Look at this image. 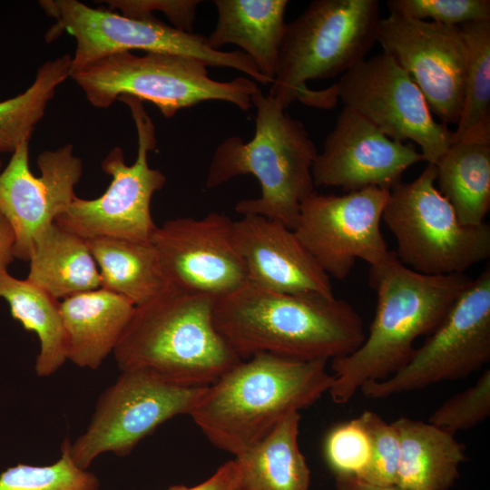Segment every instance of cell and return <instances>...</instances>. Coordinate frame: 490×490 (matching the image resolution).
Segmentation results:
<instances>
[{"label": "cell", "instance_id": "obj_17", "mask_svg": "<svg viewBox=\"0 0 490 490\" xmlns=\"http://www.w3.org/2000/svg\"><path fill=\"white\" fill-rule=\"evenodd\" d=\"M40 176L29 168V142L21 143L0 173V213L15 234V259L29 261L35 235L55 222L74 197L83 162L67 143L37 157Z\"/></svg>", "mask_w": 490, "mask_h": 490}, {"label": "cell", "instance_id": "obj_1", "mask_svg": "<svg viewBox=\"0 0 490 490\" xmlns=\"http://www.w3.org/2000/svg\"><path fill=\"white\" fill-rule=\"evenodd\" d=\"M214 324L242 359L260 353L327 360L353 353L366 333L346 300L319 293H280L246 282L217 298Z\"/></svg>", "mask_w": 490, "mask_h": 490}, {"label": "cell", "instance_id": "obj_16", "mask_svg": "<svg viewBox=\"0 0 490 490\" xmlns=\"http://www.w3.org/2000/svg\"><path fill=\"white\" fill-rule=\"evenodd\" d=\"M151 242L174 287L217 299L248 281L234 242V220L223 212L166 220L157 226Z\"/></svg>", "mask_w": 490, "mask_h": 490}, {"label": "cell", "instance_id": "obj_31", "mask_svg": "<svg viewBox=\"0 0 490 490\" xmlns=\"http://www.w3.org/2000/svg\"><path fill=\"white\" fill-rule=\"evenodd\" d=\"M370 443L368 464L358 478L379 485H396L400 459L399 436L392 423L365 410L358 417Z\"/></svg>", "mask_w": 490, "mask_h": 490}, {"label": "cell", "instance_id": "obj_32", "mask_svg": "<svg viewBox=\"0 0 490 490\" xmlns=\"http://www.w3.org/2000/svg\"><path fill=\"white\" fill-rule=\"evenodd\" d=\"M490 415V370H485L476 382L439 406L428 422L455 435L485 421Z\"/></svg>", "mask_w": 490, "mask_h": 490}, {"label": "cell", "instance_id": "obj_30", "mask_svg": "<svg viewBox=\"0 0 490 490\" xmlns=\"http://www.w3.org/2000/svg\"><path fill=\"white\" fill-rule=\"evenodd\" d=\"M71 441L61 445V456L47 466L17 464L0 474V490H99V478L74 463Z\"/></svg>", "mask_w": 490, "mask_h": 490}, {"label": "cell", "instance_id": "obj_25", "mask_svg": "<svg viewBox=\"0 0 490 490\" xmlns=\"http://www.w3.org/2000/svg\"><path fill=\"white\" fill-rule=\"evenodd\" d=\"M87 243L99 269L101 288L125 297L135 307L169 285L151 241L100 237Z\"/></svg>", "mask_w": 490, "mask_h": 490}, {"label": "cell", "instance_id": "obj_40", "mask_svg": "<svg viewBox=\"0 0 490 490\" xmlns=\"http://www.w3.org/2000/svg\"><path fill=\"white\" fill-rule=\"evenodd\" d=\"M237 490H244V489H242V488L240 487V488H239V489H237Z\"/></svg>", "mask_w": 490, "mask_h": 490}, {"label": "cell", "instance_id": "obj_11", "mask_svg": "<svg viewBox=\"0 0 490 490\" xmlns=\"http://www.w3.org/2000/svg\"><path fill=\"white\" fill-rule=\"evenodd\" d=\"M207 388L174 384L143 369L121 371L99 397L85 431L71 443L74 463L87 469L104 453L129 455L165 421L190 416Z\"/></svg>", "mask_w": 490, "mask_h": 490}, {"label": "cell", "instance_id": "obj_8", "mask_svg": "<svg viewBox=\"0 0 490 490\" xmlns=\"http://www.w3.org/2000/svg\"><path fill=\"white\" fill-rule=\"evenodd\" d=\"M39 5L54 24L45 33L52 43L66 33L75 40L71 74L113 53L141 50L191 57L207 66L240 71L261 84H271L242 51H217L206 37L169 25L155 16L135 19L78 0H41Z\"/></svg>", "mask_w": 490, "mask_h": 490}, {"label": "cell", "instance_id": "obj_6", "mask_svg": "<svg viewBox=\"0 0 490 490\" xmlns=\"http://www.w3.org/2000/svg\"><path fill=\"white\" fill-rule=\"evenodd\" d=\"M207 65L191 57L132 52L108 54L71 74L86 100L95 108H108L126 95L153 103L166 118L204 101H223L248 111L259 89L254 81L238 77L211 79Z\"/></svg>", "mask_w": 490, "mask_h": 490}, {"label": "cell", "instance_id": "obj_5", "mask_svg": "<svg viewBox=\"0 0 490 490\" xmlns=\"http://www.w3.org/2000/svg\"><path fill=\"white\" fill-rule=\"evenodd\" d=\"M251 103L257 109L253 138L244 142L230 136L217 146L205 188L251 174L260 183V196L238 201L235 211L260 215L294 230L302 203L315 191L312 166L317 149L303 123L274 98L258 89Z\"/></svg>", "mask_w": 490, "mask_h": 490}, {"label": "cell", "instance_id": "obj_27", "mask_svg": "<svg viewBox=\"0 0 490 490\" xmlns=\"http://www.w3.org/2000/svg\"><path fill=\"white\" fill-rule=\"evenodd\" d=\"M435 165L437 189L458 220L484 223L490 210V143L454 142Z\"/></svg>", "mask_w": 490, "mask_h": 490}, {"label": "cell", "instance_id": "obj_37", "mask_svg": "<svg viewBox=\"0 0 490 490\" xmlns=\"http://www.w3.org/2000/svg\"><path fill=\"white\" fill-rule=\"evenodd\" d=\"M15 234L7 220L0 213V270L7 267L15 259L14 253Z\"/></svg>", "mask_w": 490, "mask_h": 490}, {"label": "cell", "instance_id": "obj_20", "mask_svg": "<svg viewBox=\"0 0 490 490\" xmlns=\"http://www.w3.org/2000/svg\"><path fill=\"white\" fill-rule=\"evenodd\" d=\"M135 306L125 297L99 288L60 300L67 338V360L97 369L115 349Z\"/></svg>", "mask_w": 490, "mask_h": 490}, {"label": "cell", "instance_id": "obj_19", "mask_svg": "<svg viewBox=\"0 0 490 490\" xmlns=\"http://www.w3.org/2000/svg\"><path fill=\"white\" fill-rule=\"evenodd\" d=\"M234 242L248 282L280 293L334 296L329 276L283 223L260 215H242L234 220Z\"/></svg>", "mask_w": 490, "mask_h": 490}, {"label": "cell", "instance_id": "obj_28", "mask_svg": "<svg viewBox=\"0 0 490 490\" xmlns=\"http://www.w3.org/2000/svg\"><path fill=\"white\" fill-rule=\"evenodd\" d=\"M459 27L467 48V61L455 142L490 143V20Z\"/></svg>", "mask_w": 490, "mask_h": 490}, {"label": "cell", "instance_id": "obj_13", "mask_svg": "<svg viewBox=\"0 0 490 490\" xmlns=\"http://www.w3.org/2000/svg\"><path fill=\"white\" fill-rule=\"evenodd\" d=\"M333 85L345 106L386 136L417 143L427 163L436 164L455 142L454 131L434 119L419 88L385 53L363 60Z\"/></svg>", "mask_w": 490, "mask_h": 490}, {"label": "cell", "instance_id": "obj_35", "mask_svg": "<svg viewBox=\"0 0 490 490\" xmlns=\"http://www.w3.org/2000/svg\"><path fill=\"white\" fill-rule=\"evenodd\" d=\"M97 3L105 4L107 9L119 11L122 15L135 19L154 17L153 11L163 13L172 22V26L192 32L195 13L201 1L196 0H105Z\"/></svg>", "mask_w": 490, "mask_h": 490}, {"label": "cell", "instance_id": "obj_21", "mask_svg": "<svg viewBox=\"0 0 490 490\" xmlns=\"http://www.w3.org/2000/svg\"><path fill=\"white\" fill-rule=\"evenodd\" d=\"M218 13L207 45L220 51L236 44L273 82L286 22L287 0H216Z\"/></svg>", "mask_w": 490, "mask_h": 490}, {"label": "cell", "instance_id": "obj_29", "mask_svg": "<svg viewBox=\"0 0 490 490\" xmlns=\"http://www.w3.org/2000/svg\"><path fill=\"white\" fill-rule=\"evenodd\" d=\"M71 62L69 54L45 61L24 92L0 102V152L13 153L30 141L56 89L70 77Z\"/></svg>", "mask_w": 490, "mask_h": 490}, {"label": "cell", "instance_id": "obj_23", "mask_svg": "<svg viewBox=\"0 0 490 490\" xmlns=\"http://www.w3.org/2000/svg\"><path fill=\"white\" fill-rule=\"evenodd\" d=\"M29 262L26 279L58 300L101 288L87 240L55 222L35 235Z\"/></svg>", "mask_w": 490, "mask_h": 490}, {"label": "cell", "instance_id": "obj_4", "mask_svg": "<svg viewBox=\"0 0 490 490\" xmlns=\"http://www.w3.org/2000/svg\"><path fill=\"white\" fill-rule=\"evenodd\" d=\"M215 299L169 284L136 306L113 351L120 371L143 369L187 387L213 384L242 360L215 327Z\"/></svg>", "mask_w": 490, "mask_h": 490}, {"label": "cell", "instance_id": "obj_38", "mask_svg": "<svg viewBox=\"0 0 490 490\" xmlns=\"http://www.w3.org/2000/svg\"><path fill=\"white\" fill-rule=\"evenodd\" d=\"M335 487L336 490H405L396 485H374L354 475H336Z\"/></svg>", "mask_w": 490, "mask_h": 490}, {"label": "cell", "instance_id": "obj_12", "mask_svg": "<svg viewBox=\"0 0 490 490\" xmlns=\"http://www.w3.org/2000/svg\"><path fill=\"white\" fill-rule=\"evenodd\" d=\"M490 361V268L472 279L448 312L416 348L409 361L389 377L364 384L360 391L372 399L457 380Z\"/></svg>", "mask_w": 490, "mask_h": 490}, {"label": "cell", "instance_id": "obj_36", "mask_svg": "<svg viewBox=\"0 0 490 490\" xmlns=\"http://www.w3.org/2000/svg\"><path fill=\"white\" fill-rule=\"evenodd\" d=\"M240 487L241 470L238 462L232 459L222 464L211 476L197 485H172L167 490H237Z\"/></svg>", "mask_w": 490, "mask_h": 490}, {"label": "cell", "instance_id": "obj_24", "mask_svg": "<svg viewBox=\"0 0 490 490\" xmlns=\"http://www.w3.org/2000/svg\"><path fill=\"white\" fill-rule=\"evenodd\" d=\"M300 414L287 415L260 440L235 456L244 490H309L310 470L299 445Z\"/></svg>", "mask_w": 490, "mask_h": 490}, {"label": "cell", "instance_id": "obj_26", "mask_svg": "<svg viewBox=\"0 0 490 490\" xmlns=\"http://www.w3.org/2000/svg\"><path fill=\"white\" fill-rule=\"evenodd\" d=\"M0 298L9 305L11 316L24 329L34 332L39 352L34 370L38 377H50L67 360V338L60 313V300L27 279L0 270Z\"/></svg>", "mask_w": 490, "mask_h": 490}, {"label": "cell", "instance_id": "obj_14", "mask_svg": "<svg viewBox=\"0 0 490 490\" xmlns=\"http://www.w3.org/2000/svg\"><path fill=\"white\" fill-rule=\"evenodd\" d=\"M389 190L366 187L343 195L314 191L302 203L294 232L328 276L342 280L358 259L369 267L389 255L380 222Z\"/></svg>", "mask_w": 490, "mask_h": 490}, {"label": "cell", "instance_id": "obj_34", "mask_svg": "<svg viewBox=\"0 0 490 490\" xmlns=\"http://www.w3.org/2000/svg\"><path fill=\"white\" fill-rule=\"evenodd\" d=\"M324 456L335 476L361 475L369 461L370 443L358 418L339 424L328 433Z\"/></svg>", "mask_w": 490, "mask_h": 490}, {"label": "cell", "instance_id": "obj_7", "mask_svg": "<svg viewBox=\"0 0 490 490\" xmlns=\"http://www.w3.org/2000/svg\"><path fill=\"white\" fill-rule=\"evenodd\" d=\"M377 0H315L286 24L269 95L286 110L307 88L360 62L377 42Z\"/></svg>", "mask_w": 490, "mask_h": 490}, {"label": "cell", "instance_id": "obj_33", "mask_svg": "<svg viewBox=\"0 0 490 490\" xmlns=\"http://www.w3.org/2000/svg\"><path fill=\"white\" fill-rule=\"evenodd\" d=\"M387 6L391 15L445 25L490 20L489 0H388Z\"/></svg>", "mask_w": 490, "mask_h": 490}, {"label": "cell", "instance_id": "obj_15", "mask_svg": "<svg viewBox=\"0 0 490 490\" xmlns=\"http://www.w3.org/2000/svg\"><path fill=\"white\" fill-rule=\"evenodd\" d=\"M377 41L408 74L440 122L457 124L467 61L460 27L389 14L380 19Z\"/></svg>", "mask_w": 490, "mask_h": 490}, {"label": "cell", "instance_id": "obj_3", "mask_svg": "<svg viewBox=\"0 0 490 490\" xmlns=\"http://www.w3.org/2000/svg\"><path fill=\"white\" fill-rule=\"evenodd\" d=\"M327 363L253 355L209 386L190 416L215 446L236 456L328 392Z\"/></svg>", "mask_w": 490, "mask_h": 490}, {"label": "cell", "instance_id": "obj_2", "mask_svg": "<svg viewBox=\"0 0 490 490\" xmlns=\"http://www.w3.org/2000/svg\"><path fill=\"white\" fill-rule=\"evenodd\" d=\"M466 274L432 276L403 265L394 251L369 268L377 307L368 335L353 353L331 360L328 394L348 403L368 382L384 380L411 358L416 339L432 333L471 283Z\"/></svg>", "mask_w": 490, "mask_h": 490}, {"label": "cell", "instance_id": "obj_39", "mask_svg": "<svg viewBox=\"0 0 490 490\" xmlns=\"http://www.w3.org/2000/svg\"><path fill=\"white\" fill-rule=\"evenodd\" d=\"M1 167H2V162H1V159H0V169H1Z\"/></svg>", "mask_w": 490, "mask_h": 490}, {"label": "cell", "instance_id": "obj_22", "mask_svg": "<svg viewBox=\"0 0 490 490\" xmlns=\"http://www.w3.org/2000/svg\"><path fill=\"white\" fill-rule=\"evenodd\" d=\"M400 440L396 485L405 490H447L466 460V446L455 435L408 417L391 422Z\"/></svg>", "mask_w": 490, "mask_h": 490}, {"label": "cell", "instance_id": "obj_18", "mask_svg": "<svg viewBox=\"0 0 490 490\" xmlns=\"http://www.w3.org/2000/svg\"><path fill=\"white\" fill-rule=\"evenodd\" d=\"M424 161L411 144L394 141L364 116L344 106L312 166L315 186L355 191L380 187L390 191L404 172Z\"/></svg>", "mask_w": 490, "mask_h": 490}, {"label": "cell", "instance_id": "obj_10", "mask_svg": "<svg viewBox=\"0 0 490 490\" xmlns=\"http://www.w3.org/2000/svg\"><path fill=\"white\" fill-rule=\"evenodd\" d=\"M118 100L129 107L135 123V162L127 165L122 149L113 148L101 162L103 172L112 178L107 190L96 199L75 196L55 223L85 240L109 237L151 241L157 228L152 199L166 182V176L148 162V152L156 148L155 128L142 101L126 95Z\"/></svg>", "mask_w": 490, "mask_h": 490}, {"label": "cell", "instance_id": "obj_9", "mask_svg": "<svg viewBox=\"0 0 490 490\" xmlns=\"http://www.w3.org/2000/svg\"><path fill=\"white\" fill-rule=\"evenodd\" d=\"M436 181V165L427 163L416 180L397 183L389 191L382 220L406 267L425 275L463 274L489 259L490 226L463 225Z\"/></svg>", "mask_w": 490, "mask_h": 490}]
</instances>
